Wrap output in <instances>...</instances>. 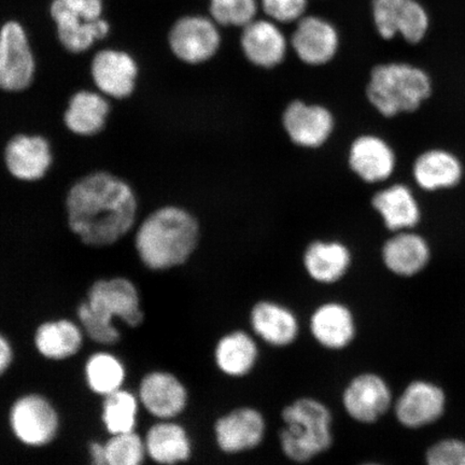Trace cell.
Returning <instances> with one entry per match:
<instances>
[{
    "mask_svg": "<svg viewBox=\"0 0 465 465\" xmlns=\"http://www.w3.org/2000/svg\"><path fill=\"white\" fill-rule=\"evenodd\" d=\"M304 264L313 281L335 283L345 276L351 265V254L341 243L315 242L307 249Z\"/></svg>",
    "mask_w": 465,
    "mask_h": 465,
    "instance_id": "4dcf8cb0",
    "label": "cell"
},
{
    "mask_svg": "<svg viewBox=\"0 0 465 465\" xmlns=\"http://www.w3.org/2000/svg\"><path fill=\"white\" fill-rule=\"evenodd\" d=\"M242 46L250 62L265 68L282 63L287 51L281 29L269 21H252L243 27Z\"/></svg>",
    "mask_w": 465,
    "mask_h": 465,
    "instance_id": "484cf974",
    "label": "cell"
},
{
    "mask_svg": "<svg viewBox=\"0 0 465 465\" xmlns=\"http://www.w3.org/2000/svg\"><path fill=\"white\" fill-rule=\"evenodd\" d=\"M361 465H381V464H378V463H373V462H369V463H363Z\"/></svg>",
    "mask_w": 465,
    "mask_h": 465,
    "instance_id": "f35d334b",
    "label": "cell"
},
{
    "mask_svg": "<svg viewBox=\"0 0 465 465\" xmlns=\"http://www.w3.org/2000/svg\"><path fill=\"white\" fill-rule=\"evenodd\" d=\"M249 324L258 340L274 348L292 346L300 336L298 316L277 302L260 301L253 305L250 311Z\"/></svg>",
    "mask_w": 465,
    "mask_h": 465,
    "instance_id": "9a60e30c",
    "label": "cell"
},
{
    "mask_svg": "<svg viewBox=\"0 0 465 465\" xmlns=\"http://www.w3.org/2000/svg\"><path fill=\"white\" fill-rule=\"evenodd\" d=\"M136 393L142 409L155 420H178L190 402L188 387L176 374L165 370L145 373Z\"/></svg>",
    "mask_w": 465,
    "mask_h": 465,
    "instance_id": "52a82bcc",
    "label": "cell"
},
{
    "mask_svg": "<svg viewBox=\"0 0 465 465\" xmlns=\"http://www.w3.org/2000/svg\"><path fill=\"white\" fill-rule=\"evenodd\" d=\"M15 361V349L7 336L0 333V378L11 369Z\"/></svg>",
    "mask_w": 465,
    "mask_h": 465,
    "instance_id": "74e56055",
    "label": "cell"
},
{
    "mask_svg": "<svg viewBox=\"0 0 465 465\" xmlns=\"http://www.w3.org/2000/svg\"><path fill=\"white\" fill-rule=\"evenodd\" d=\"M2 49H3V42H2V38H0V54H2Z\"/></svg>",
    "mask_w": 465,
    "mask_h": 465,
    "instance_id": "ab89813d",
    "label": "cell"
},
{
    "mask_svg": "<svg viewBox=\"0 0 465 465\" xmlns=\"http://www.w3.org/2000/svg\"><path fill=\"white\" fill-rule=\"evenodd\" d=\"M4 159L11 176L20 182L35 183L48 173L54 153L44 136L17 134L5 145Z\"/></svg>",
    "mask_w": 465,
    "mask_h": 465,
    "instance_id": "7c38bea8",
    "label": "cell"
},
{
    "mask_svg": "<svg viewBox=\"0 0 465 465\" xmlns=\"http://www.w3.org/2000/svg\"><path fill=\"white\" fill-rule=\"evenodd\" d=\"M150 461L156 465H180L193 456V440L188 429L176 420H155L143 436Z\"/></svg>",
    "mask_w": 465,
    "mask_h": 465,
    "instance_id": "2e32d148",
    "label": "cell"
},
{
    "mask_svg": "<svg viewBox=\"0 0 465 465\" xmlns=\"http://www.w3.org/2000/svg\"><path fill=\"white\" fill-rule=\"evenodd\" d=\"M61 423L56 406L39 392L23 393L9 407L10 432L27 449H44L54 443L60 433Z\"/></svg>",
    "mask_w": 465,
    "mask_h": 465,
    "instance_id": "8992f818",
    "label": "cell"
},
{
    "mask_svg": "<svg viewBox=\"0 0 465 465\" xmlns=\"http://www.w3.org/2000/svg\"><path fill=\"white\" fill-rule=\"evenodd\" d=\"M3 42L0 54V89L22 92L32 84L35 60L25 29L16 22H8L0 31Z\"/></svg>",
    "mask_w": 465,
    "mask_h": 465,
    "instance_id": "8fae6325",
    "label": "cell"
},
{
    "mask_svg": "<svg viewBox=\"0 0 465 465\" xmlns=\"http://www.w3.org/2000/svg\"><path fill=\"white\" fill-rule=\"evenodd\" d=\"M427 465H465V443L459 440L440 441L429 450Z\"/></svg>",
    "mask_w": 465,
    "mask_h": 465,
    "instance_id": "e575fe53",
    "label": "cell"
},
{
    "mask_svg": "<svg viewBox=\"0 0 465 465\" xmlns=\"http://www.w3.org/2000/svg\"><path fill=\"white\" fill-rule=\"evenodd\" d=\"M104 465H144L147 460L144 440L137 431L109 435L102 443Z\"/></svg>",
    "mask_w": 465,
    "mask_h": 465,
    "instance_id": "d6a6232c",
    "label": "cell"
},
{
    "mask_svg": "<svg viewBox=\"0 0 465 465\" xmlns=\"http://www.w3.org/2000/svg\"><path fill=\"white\" fill-rule=\"evenodd\" d=\"M373 16L378 33L387 40L400 34L406 42L420 43L430 25L426 9L416 0H373Z\"/></svg>",
    "mask_w": 465,
    "mask_h": 465,
    "instance_id": "30bf717a",
    "label": "cell"
},
{
    "mask_svg": "<svg viewBox=\"0 0 465 465\" xmlns=\"http://www.w3.org/2000/svg\"><path fill=\"white\" fill-rule=\"evenodd\" d=\"M349 163L354 173L365 182H382L391 176L395 155L386 142L374 136H363L353 143Z\"/></svg>",
    "mask_w": 465,
    "mask_h": 465,
    "instance_id": "4316f807",
    "label": "cell"
},
{
    "mask_svg": "<svg viewBox=\"0 0 465 465\" xmlns=\"http://www.w3.org/2000/svg\"><path fill=\"white\" fill-rule=\"evenodd\" d=\"M463 167L455 154L441 149L428 150L415 162L414 177L426 191L450 189L461 182Z\"/></svg>",
    "mask_w": 465,
    "mask_h": 465,
    "instance_id": "83f0119b",
    "label": "cell"
},
{
    "mask_svg": "<svg viewBox=\"0 0 465 465\" xmlns=\"http://www.w3.org/2000/svg\"><path fill=\"white\" fill-rule=\"evenodd\" d=\"M74 14L86 21L101 19L103 0H63Z\"/></svg>",
    "mask_w": 465,
    "mask_h": 465,
    "instance_id": "8d00e7d4",
    "label": "cell"
},
{
    "mask_svg": "<svg viewBox=\"0 0 465 465\" xmlns=\"http://www.w3.org/2000/svg\"><path fill=\"white\" fill-rule=\"evenodd\" d=\"M199 241V224L184 209L167 206L145 218L135 235L139 259L147 269L163 272L183 265Z\"/></svg>",
    "mask_w": 465,
    "mask_h": 465,
    "instance_id": "3957f363",
    "label": "cell"
},
{
    "mask_svg": "<svg viewBox=\"0 0 465 465\" xmlns=\"http://www.w3.org/2000/svg\"><path fill=\"white\" fill-rule=\"evenodd\" d=\"M283 124L292 142L303 147H319L333 129V118L327 109L294 102L283 115Z\"/></svg>",
    "mask_w": 465,
    "mask_h": 465,
    "instance_id": "7402d4cb",
    "label": "cell"
},
{
    "mask_svg": "<svg viewBox=\"0 0 465 465\" xmlns=\"http://www.w3.org/2000/svg\"><path fill=\"white\" fill-rule=\"evenodd\" d=\"M69 229L86 246H112L135 225L138 202L125 180L108 172L85 174L66 197Z\"/></svg>",
    "mask_w": 465,
    "mask_h": 465,
    "instance_id": "6da1fadb",
    "label": "cell"
},
{
    "mask_svg": "<svg viewBox=\"0 0 465 465\" xmlns=\"http://www.w3.org/2000/svg\"><path fill=\"white\" fill-rule=\"evenodd\" d=\"M257 337L243 330L221 335L213 349V362L221 374L241 380L252 373L260 360Z\"/></svg>",
    "mask_w": 465,
    "mask_h": 465,
    "instance_id": "ffe728a7",
    "label": "cell"
},
{
    "mask_svg": "<svg viewBox=\"0 0 465 465\" xmlns=\"http://www.w3.org/2000/svg\"><path fill=\"white\" fill-rule=\"evenodd\" d=\"M85 334L77 320H45L35 330V351L51 362H63L77 356L83 349Z\"/></svg>",
    "mask_w": 465,
    "mask_h": 465,
    "instance_id": "e0dca14e",
    "label": "cell"
},
{
    "mask_svg": "<svg viewBox=\"0 0 465 465\" xmlns=\"http://www.w3.org/2000/svg\"><path fill=\"white\" fill-rule=\"evenodd\" d=\"M51 15L57 25L58 37L68 51L80 54L109 32V25L101 19L86 21L74 14L63 0H54Z\"/></svg>",
    "mask_w": 465,
    "mask_h": 465,
    "instance_id": "603a6c76",
    "label": "cell"
},
{
    "mask_svg": "<svg viewBox=\"0 0 465 465\" xmlns=\"http://www.w3.org/2000/svg\"><path fill=\"white\" fill-rule=\"evenodd\" d=\"M255 0H211V14L221 25L245 27L257 15Z\"/></svg>",
    "mask_w": 465,
    "mask_h": 465,
    "instance_id": "836d02e7",
    "label": "cell"
},
{
    "mask_svg": "<svg viewBox=\"0 0 465 465\" xmlns=\"http://www.w3.org/2000/svg\"><path fill=\"white\" fill-rule=\"evenodd\" d=\"M292 45L302 61L310 65H322L335 55L339 35L329 22L307 16L296 27Z\"/></svg>",
    "mask_w": 465,
    "mask_h": 465,
    "instance_id": "44dd1931",
    "label": "cell"
},
{
    "mask_svg": "<svg viewBox=\"0 0 465 465\" xmlns=\"http://www.w3.org/2000/svg\"><path fill=\"white\" fill-rule=\"evenodd\" d=\"M265 14L279 22L298 20L304 14L307 0H262Z\"/></svg>",
    "mask_w": 465,
    "mask_h": 465,
    "instance_id": "d590c367",
    "label": "cell"
},
{
    "mask_svg": "<svg viewBox=\"0 0 465 465\" xmlns=\"http://www.w3.org/2000/svg\"><path fill=\"white\" fill-rule=\"evenodd\" d=\"M110 104L100 93L80 91L68 103L64 124L69 132L81 137H93L106 126Z\"/></svg>",
    "mask_w": 465,
    "mask_h": 465,
    "instance_id": "cb8c5ba5",
    "label": "cell"
},
{
    "mask_svg": "<svg viewBox=\"0 0 465 465\" xmlns=\"http://www.w3.org/2000/svg\"><path fill=\"white\" fill-rule=\"evenodd\" d=\"M220 34L211 20L203 16H187L173 25L170 35L171 48L180 60L199 64L217 54Z\"/></svg>",
    "mask_w": 465,
    "mask_h": 465,
    "instance_id": "5bb4252c",
    "label": "cell"
},
{
    "mask_svg": "<svg viewBox=\"0 0 465 465\" xmlns=\"http://www.w3.org/2000/svg\"><path fill=\"white\" fill-rule=\"evenodd\" d=\"M446 398L434 383L417 381L407 386L395 403V416L406 428L428 426L443 415Z\"/></svg>",
    "mask_w": 465,
    "mask_h": 465,
    "instance_id": "ac0fdd59",
    "label": "cell"
},
{
    "mask_svg": "<svg viewBox=\"0 0 465 465\" xmlns=\"http://www.w3.org/2000/svg\"><path fill=\"white\" fill-rule=\"evenodd\" d=\"M392 403L391 389L378 374L365 371L351 378L341 393V405L352 420L371 424L386 414Z\"/></svg>",
    "mask_w": 465,
    "mask_h": 465,
    "instance_id": "9c48e42d",
    "label": "cell"
},
{
    "mask_svg": "<svg viewBox=\"0 0 465 465\" xmlns=\"http://www.w3.org/2000/svg\"><path fill=\"white\" fill-rule=\"evenodd\" d=\"M373 206L391 231L412 229L420 221V205L411 190L403 184H394L377 193Z\"/></svg>",
    "mask_w": 465,
    "mask_h": 465,
    "instance_id": "f1b7e54d",
    "label": "cell"
},
{
    "mask_svg": "<svg viewBox=\"0 0 465 465\" xmlns=\"http://www.w3.org/2000/svg\"><path fill=\"white\" fill-rule=\"evenodd\" d=\"M431 93L429 74L421 68L404 63L375 67L368 85L371 104L387 118L416 112Z\"/></svg>",
    "mask_w": 465,
    "mask_h": 465,
    "instance_id": "5b68a950",
    "label": "cell"
},
{
    "mask_svg": "<svg viewBox=\"0 0 465 465\" xmlns=\"http://www.w3.org/2000/svg\"><path fill=\"white\" fill-rule=\"evenodd\" d=\"M84 376L87 389L103 399L125 388L127 370L116 354L103 349L87 357Z\"/></svg>",
    "mask_w": 465,
    "mask_h": 465,
    "instance_id": "f546056e",
    "label": "cell"
},
{
    "mask_svg": "<svg viewBox=\"0 0 465 465\" xmlns=\"http://www.w3.org/2000/svg\"><path fill=\"white\" fill-rule=\"evenodd\" d=\"M142 405L138 395L129 389H121L102 399L101 421L109 435L137 431Z\"/></svg>",
    "mask_w": 465,
    "mask_h": 465,
    "instance_id": "1f68e13d",
    "label": "cell"
},
{
    "mask_svg": "<svg viewBox=\"0 0 465 465\" xmlns=\"http://www.w3.org/2000/svg\"><path fill=\"white\" fill-rule=\"evenodd\" d=\"M91 73L97 89L104 96L124 100L135 90L138 68L124 52L101 51L92 62Z\"/></svg>",
    "mask_w": 465,
    "mask_h": 465,
    "instance_id": "d6986e66",
    "label": "cell"
},
{
    "mask_svg": "<svg viewBox=\"0 0 465 465\" xmlns=\"http://www.w3.org/2000/svg\"><path fill=\"white\" fill-rule=\"evenodd\" d=\"M267 422L263 412L252 406H240L220 416L213 424L214 441L224 455H241L263 443Z\"/></svg>",
    "mask_w": 465,
    "mask_h": 465,
    "instance_id": "ba28073f",
    "label": "cell"
},
{
    "mask_svg": "<svg viewBox=\"0 0 465 465\" xmlns=\"http://www.w3.org/2000/svg\"><path fill=\"white\" fill-rule=\"evenodd\" d=\"M116 320L129 328L141 327L144 322L141 293L129 278L98 279L77 308V322L87 339L110 347L118 344L122 336Z\"/></svg>",
    "mask_w": 465,
    "mask_h": 465,
    "instance_id": "7a4b0ae2",
    "label": "cell"
},
{
    "mask_svg": "<svg viewBox=\"0 0 465 465\" xmlns=\"http://www.w3.org/2000/svg\"><path fill=\"white\" fill-rule=\"evenodd\" d=\"M282 420L279 445L290 461L307 463L332 449L333 414L322 401L295 399L283 407Z\"/></svg>",
    "mask_w": 465,
    "mask_h": 465,
    "instance_id": "277c9868",
    "label": "cell"
},
{
    "mask_svg": "<svg viewBox=\"0 0 465 465\" xmlns=\"http://www.w3.org/2000/svg\"><path fill=\"white\" fill-rule=\"evenodd\" d=\"M431 258L428 242L411 232H400L387 241L382 249V259L393 274L411 277L420 272Z\"/></svg>",
    "mask_w": 465,
    "mask_h": 465,
    "instance_id": "d4e9b609",
    "label": "cell"
},
{
    "mask_svg": "<svg viewBox=\"0 0 465 465\" xmlns=\"http://www.w3.org/2000/svg\"><path fill=\"white\" fill-rule=\"evenodd\" d=\"M308 328L313 341L330 351H345L358 333L357 319L351 308L335 301L319 305L311 315Z\"/></svg>",
    "mask_w": 465,
    "mask_h": 465,
    "instance_id": "4fadbf2b",
    "label": "cell"
}]
</instances>
